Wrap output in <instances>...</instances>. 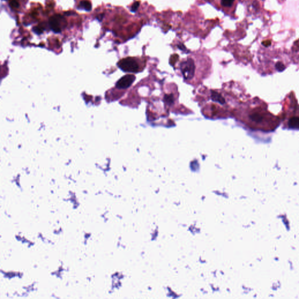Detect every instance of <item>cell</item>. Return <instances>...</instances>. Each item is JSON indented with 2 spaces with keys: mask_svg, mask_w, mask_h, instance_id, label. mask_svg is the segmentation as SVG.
I'll return each mask as SVG.
<instances>
[{
  "mask_svg": "<svg viewBox=\"0 0 299 299\" xmlns=\"http://www.w3.org/2000/svg\"><path fill=\"white\" fill-rule=\"evenodd\" d=\"M267 112H264L262 110L257 109H252L250 112H248V115L247 117V122L249 125H252L254 126H261L263 125L265 126V123H267V119H269Z\"/></svg>",
  "mask_w": 299,
  "mask_h": 299,
  "instance_id": "obj_2",
  "label": "cell"
},
{
  "mask_svg": "<svg viewBox=\"0 0 299 299\" xmlns=\"http://www.w3.org/2000/svg\"><path fill=\"white\" fill-rule=\"evenodd\" d=\"M140 2L139 1H136L135 2L133 3V4L132 5V7H131V11L132 12H135L137 9H138L139 6H140Z\"/></svg>",
  "mask_w": 299,
  "mask_h": 299,
  "instance_id": "obj_9",
  "label": "cell"
},
{
  "mask_svg": "<svg viewBox=\"0 0 299 299\" xmlns=\"http://www.w3.org/2000/svg\"><path fill=\"white\" fill-rule=\"evenodd\" d=\"M135 79V76L132 74H127L123 76L117 82L116 87L119 89L127 88L133 83Z\"/></svg>",
  "mask_w": 299,
  "mask_h": 299,
  "instance_id": "obj_4",
  "label": "cell"
},
{
  "mask_svg": "<svg viewBox=\"0 0 299 299\" xmlns=\"http://www.w3.org/2000/svg\"><path fill=\"white\" fill-rule=\"evenodd\" d=\"M276 68L278 71L282 72V71L285 70V66H284V64L282 62H277L276 64Z\"/></svg>",
  "mask_w": 299,
  "mask_h": 299,
  "instance_id": "obj_10",
  "label": "cell"
},
{
  "mask_svg": "<svg viewBox=\"0 0 299 299\" xmlns=\"http://www.w3.org/2000/svg\"><path fill=\"white\" fill-rule=\"evenodd\" d=\"M177 47H178V49L181 50L182 51H183V52H185L187 50V48H186L185 46L182 43H179L178 45H177Z\"/></svg>",
  "mask_w": 299,
  "mask_h": 299,
  "instance_id": "obj_14",
  "label": "cell"
},
{
  "mask_svg": "<svg viewBox=\"0 0 299 299\" xmlns=\"http://www.w3.org/2000/svg\"><path fill=\"white\" fill-rule=\"evenodd\" d=\"M262 45L264 46H265V47H268L269 46H270V45H271V41H269V40H268V41H264V42H263L262 43Z\"/></svg>",
  "mask_w": 299,
  "mask_h": 299,
  "instance_id": "obj_15",
  "label": "cell"
},
{
  "mask_svg": "<svg viewBox=\"0 0 299 299\" xmlns=\"http://www.w3.org/2000/svg\"><path fill=\"white\" fill-rule=\"evenodd\" d=\"M43 31H44V29L42 27H34L33 29V31L37 33V34H38V35L42 33Z\"/></svg>",
  "mask_w": 299,
  "mask_h": 299,
  "instance_id": "obj_12",
  "label": "cell"
},
{
  "mask_svg": "<svg viewBox=\"0 0 299 299\" xmlns=\"http://www.w3.org/2000/svg\"><path fill=\"white\" fill-rule=\"evenodd\" d=\"M178 60V56L177 54H174L171 56L170 58V64L174 65L177 61Z\"/></svg>",
  "mask_w": 299,
  "mask_h": 299,
  "instance_id": "obj_11",
  "label": "cell"
},
{
  "mask_svg": "<svg viewBox=\"0 0 299 299\" xmlns=\"http://www.w3.org/2000/svg\"><path fill=\"white\" fill-rule=\"evenodd\" d=\"M234 0H222L221 4L224 6L226 7H230L232 5Z\"/></svg>",
  "mask_w": 299,
  "mask_h": 299,
  "instance_id": "obj_8",
  "label": "cell"
},
{
  "mask_svg": "<svg viewBox=\"0 0 299 299\" xmlns=\"http://www.w3.org/2000/svg\"><path fill=\"white\" fill-rule=\"evenodd\" d=\"M117 65L122 70L127 72L136 73L142 70L138 61L133 57L123 58L119 62Z\"/></svg>",
  "mask_w": 299,
  "mask_h": 299,
  "instance_id": "obj_3",
  "label": "cell"
},
{
  "mask_svg": "<svg viewBox=\"0 0 299 299\" xmlns=\"http://www.w3.org/2000/svg\"><path fill=\"white\" fill-rule=\"evenodd\" d=\"M63 19L62 16L56 15L50 18L49 25L52 30L56 33H58L62 31V27L60 26V21Z\"/></svg>",
  "mask_w": 299,
  "mask_h": 299,
  "instance_id": "obj_5",
  "label": "cell"
},
{
  "mask_svg": "<svg viewBox=\"0 0 299 299\" xmlns=\"http://www.w3.org/2000/svg\"><path fill=\"white\" fill-rule=\"evenodd\" d=\"M288 126L291 129H299V116L295 115L291 117L288 121Z\"/></svg>",
  "mask_w": 299,
  "mask_h": 299,
  "instance_id": "obj_6",
  "label": "cell"
},
{
  "mask_svg": "<svg viewBox=\"0 0 299 299\" xmlns=\"http://www.w3.org/2000/svg\"><path fill=\"white\" fill-rule=\"evenodd\" d=\"M179 69L186 82L192 84L197 81V67L192 58H188L182 61L180 64Z\"/></svg>",
  "mask_w": 299,
  "mask_h": 299,
  "instance_id": "obj_1",
  "label": "cell"
},
{
  "mask_svg": "<svg viewBox=\"0 0 299 299\" xmlns=\"http://www.w3.org/2000/svg\"><path fill=\"white\" fill-rule=\"evenodd\" d=\"M103 16H104V14H103V13H102V14H101V15H100L98 17V20H99V21H101V20L102 19L103 17Z\"/></svg>",
  "mask_w": 299,
  "mask_h": 299,
  "instance_id": "obj_16",
  "label": "cell"
},
{
  "mask_svg": "<svg viewBox=\"0 0 299 299\" xmlns=\"http://www.w3.org/2000/svg\"><path fill=\"white\" fill-rule=\"evenodd\" d=\"M79 6L81 8L87 11H90L92 9V5L91 2L88 0H82L80 2Z\"/></svg>",
  "mask_w": 299,
  "mask_h": 299,
  "instance_id": "obj_7",
  "label": "cell"
},
{
  "mask_svg": "<svg viewBox=\"0 0 299 299\" xmlns=\"http://www.w3.org/2000/svg\"><path fill=\"white\" fill-rule=\"evenodd\" d=\"M11 5L13 7V8H18L19 6V4L18 3V1H16V0H13L11 2Z\"/></svg>",
  "mask_w": 299,
  "mask_h": 299,
  "instance_id": "obj_13",
  "label": "cell"
}]
</instances>
